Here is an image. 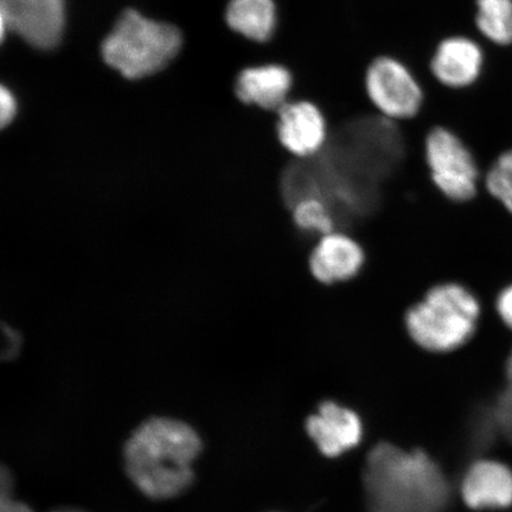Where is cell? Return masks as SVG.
I'll use <instances>...</instances> for the list:
<instances>
[{"label": "cell", "instance_id": "5", "mask_svg": "<svg viewBox=\"0 0 512 512\" xmlns=\"http://www.w3.org/2000/svg\"><path fill=\"white\" fill-rule=\"evenodd\" d=\"M425 158L435 188L447 200L465 203L478 192L475 156L458 134L444 126L432 128L425 140Z\"/></svg>", "mask_w": 512, "mask_h": 512}, {"label": "cell", "instance_id": "8", "mask_svg": "<svg viewBox=\"0 0 512 512\" xmlns=\"http://www.w3.org/2000/svg\"><path fill=\"white\" fill-rule=\"evenodd\" d=\"M2 37L16 32L30 46L54 49L60 43L66 14L63 0H0Z\"/></svg>", "mask_w": 512, "mask_h": 512}, {"label": "cell", "instance_id": "17", "mask_svg": "<svg viewBox=\"0 0 512 512\" xmlns=\"http://www.w3.org/2000/svg\"><path fill=\"white\" fill-rule=\"evenodd\" d=\"M485 188L512 215V149L501 153L486 172Z\"/></svg>", "mask_w": 512, "mask_h": 512}, {"label": "cell", "instance_id": "11", "mask_svg": "<svg viewBox=\"0 0 512 512\" xmlns=\"http://www.w3.org/2000/svg\"><path fill=\"white\" fill-rule=\"evenodd\" d=\"M485 67L483 47L464 35L444 38L432 55L430 68L440 85L451 89H466L476 85Z\"/></svg>", "mask_w": 512, "mask_h": 512}, {"label": "cell", "instance_id": "2", "mask_svg": "<svg viewBox=\"0 0 512 512\" xmlns=\"http://www.w3.org/2000/svg\"><path fill=\"white\" fill-rule=\"evenodd\" d=\"M200 435L177 419L150 418L124 446L125 471L143 495L156 501L175 498L194 483V464L202 451Z\"/></svg>", "mask_w": 512, "mask_h": 512}, {"label": "cell", "instance_id": "10", "mask_svg": "<svg viewBox=\"0 0 512 512\" xmlns=\"http://www.w3.org/2000/svg\"><path fill=\"white\" fill-rule=\"evenodd\" d=\"M277 113L278 139L288 153L311 159L324 151L329 140L328 121L315 102L288 101Z\"/></svg>", "mask_w": 512, "mask_h": 512}, {"label": "cell", "instance_id": "6", "mask_svg": "<svg viewBox=\"0 0 512 512\" xmlns=\"http://www.w3.org/2000/svg\"><path fill=\"white\" fill-rule=\"evenodd\" d=\"M364 89L381 117L393 123L413 119L424 106V91L405 63L379 56L364 74Z\"/></svg>", "mask_w": 512, "mask_h": 512}, {"label": "cell", "instance_id": "12", "mask_svg": "<svg viewBox=\"0 0 512 512\" xmlns=\"http://www.w3.org/2000/svg\"><path fill=\"white\" fill-rule=\"evenodd\" d=\"M366 264L361 243L334 230L318 238L309 256V270L318 283L336 285L357 277Z\"/></svg>", "mask_w": 512, "mask_h": 512}, {"label": "cell", "instance_id": "7", "mask_svg": "<svg viewBox=\"0 0 512 512\" xmlns=\"http://www.w3.org/2000/svg\"><path fill=\"white\" fill-rule=\"evenodd\" d=\"M307 437L328 459H338L356 451L366 439V426L356 409L334 399L318 403L305 420Z\"/></svg>", "mask_w": 512, "mask_h": 512}, {"label": "cell", "instance_id": "22", "mask_svg": "<svg viewBox=\"0 0 512 512\" xmlns=\"http://www.w3.org/2000/svg\"><path fill=\"white\" fill-rule=\"evenodd\" d=\"M53 512H79V511L64 509V510H57V511H53Z\"/></svg>", "mask_w": 512, "mask_h": 512}, {"label": "cell", "instance_id": "21", "mask_svg": "<svg viewBox=\"0 0 512 512\" xmlns=\"http://www.w3.org/2000/svg\"><path fill=\"white\" fill-rule=\"evenodd\" d=\"M16 113L17 102L14 95L8 88L2 86V91H0V123H2V126L9 125L16 117Z\"/></svg>", "mask_w": 512, "mask_h": 512}, {"label": "cell", "instance_id": "23", "mask_svg": "<svg viewBox=\"0 0 512 512\" xmlns=\"http://www.w3.org/2000/svg\"><path fill=\"white\" fill-rule=\"evenodd\" d=\"M267 512H280V511H274V510H271V511H267Z\"/></svg>", "mask_w": 512, "mask_h": 512}, {"label": "cell", "instance_id": "19", "mask_svg": "<svg viewBox=\"0 0 512 512\" xmlns=\"http://www.w3.org/2000/svg\"><path fill=\"white\" fill-rule=\"evenodd\" d=\"M11 480L8 473L2 475V498H0V512H34L28 504L15 501L10 494Z\"/></svg>", "mask_w": 512, "mask_h": 512}, {"label": "cell", "instance_id": "9", "mask_svg": "<svg viewBox=\"0 0 512 512\" xmlns=\"http://www.w3.org/2000/svg\"><path fill=\"white\" fill-rule=\"evenodd\" d=\"M458 497L473 512L512 507V470L507 464L480 457L465 467L458 482Z\"/></svg>", "mask_w": 512, "mask_h": 512}, {"label": "cell", "instance_id": "15", "mask_svg": "<svg viewBox=\"0 0 512 512\" xmlns=\"http://www.w3.org/2000/svg\"><path fill=\"white\" fill-rule=\"evenodd\" d=\"M475 24L486 41L512 47V0H476Z\"/></svg>", "mask_w": 512, "mask_h": 512}, {"label": "cell", "instance_id": "4", "mask_svg": "<svg viewBox=\"0 0 512 512\" xmlns=\"http://www.w3.org/2000/svg\"><path fill=\"white\" fill-rule=\"evenodd\" d=\"M182 35L168 23L151 21L136 10H127L102 43L108 66L127 79L145 78L162 70L178 54Z\"/></svg>", "mask_w": 512, "mask_h": 512}, {"label": "cell", "instance_id": "20", "mask_svg": "<svg viewBox=\"0 0 512 512\" xmlns=\"http://www.w3.org/2000/svg\"><path fill=\"white\" fill-rule=\"evenodd\" d=\"M496 311L499 318L512 331V285L504 287L496 298Z\"/></svg>", "mask_w": 512, "mask_h": 512}, {"label": "cell", "instance_id": "3", "mask_svg": "<svg viewBox=\"0 0 512 512\" xmlns=\"http://www.w3.org/2000/svg\"><path fill=\"white\" fill-rule=\"evenodd\" d=\"M482 306L469 288L458 283L435 285L409 307L405 326L416 347L434 355L463 348L475 336Z\"/></svg>", "mask_w": 512, "mask_h": 512}, {"label": "cell", "instance_id": "16", "mask_svg": "<svg viewBox=\"0 0 512 512\" xmlns=\"http://www.w3.org/2000/svg\"><path fill=\"white\" fill-rule=\"evenodd\" d=\"M292 217L300 230L318 238L336 230L334 210L323 196L306 194L294 200Z\"/></svg>", "mask_w": 512, "mask_h": 512}, {"label": "cell", "instance_id": "14", "mask_svg": "<svg viewBox=\"0 0 512 512\" xmlns=\"http://www.w3.org/2000/svg\"><path fill=\"white\" fill-rule=\"evenodd\" d=\"M230 28L258 43L272 40L278 27L274 0H232L226 12Z\"/></svg>", "mask_w": 512, "mask_h": 512}, {"label": "cell", "instance_id": "18", "mask_svg": "<svg viewBox=\"0 0 512 512\" xmlns=\"http://www.w3.org/2000/svg\"><path fill=\"white\" fill-rule=\"evenodd\" d=\"M492 413L497 431L512 444V383L498 396Z\"/></svg>", "mask_w": 512, "mask_h": 512}, {"label": "cell", "instance_id": "1", "mask_svg": "<svg viewBox=\"0 0 512 512\" xmlns=\"http://www.w3.org/2000/svg\"><path fill=\"white\" fill-rule=\"evenodd\" d=\"M362 446L367 512H450L456 505V480L424 448L384 440Z\"/></svg>", "mask_w": 512, "mask_h": 512}, {"label": "cell", "instance_id": "13", "mask_svg": "<svg viewBox=\"0 0 512 512\" xmlns=\"http://www.w3.org/2000/svg\"><path fill=\"white\" fill-rule=\"evenodd\" d=\"M291 70L281 64H264L242 70L236 81V96L246 105L279 111L293 88Z\"/></svg>", "mask_w": 512, "mask_h": 512}]
</instances>
